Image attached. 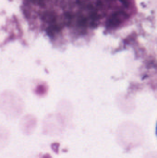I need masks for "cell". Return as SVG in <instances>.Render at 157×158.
<instances>
[{"mask_svg": "<svg viewBox=\"0 0 157 158\" xmlns=\"http://www.w3.org/2000/svg\"><path fill=\"white\" fill-rule=\"evenodd\" d=\"M99 23L115 31L127 26L137 15L135 0H95Z\"/></svg>", "mask_w": 157, "mask_h": 158, "instance_id": "cell-1", "label": "cell"}, {"mask_svg": "<svg viewBox=\"0 0 157 158\" xmlns=\"http://www.w3.org/2000/svg\"><path fill=\"white\" fill-rule=\"evenodd\" d=\"M155 132H156V137H157V123H156V131H155Z\"/></svg>", "mask_w": 157, "mask_h": 158, "instance_id": "cell-2", "label": "cell"}]
</instances>
